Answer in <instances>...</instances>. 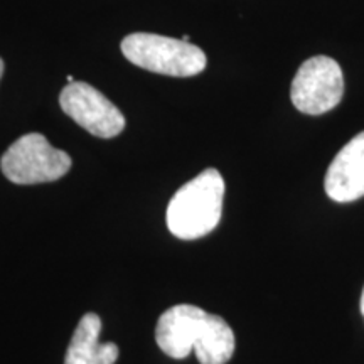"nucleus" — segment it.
I'll use <instances>...</instances> for the list:
<instances>
[{"instance_id": "nucleus-9", "label": "nucleus", "mask_w": 364, "mask_h": 364, "mask_svg": "<svg viewBox=\"0 0 364 364\" xmlns=\"http://www.w3.org/2000/svg\"><path fill=\"white\" fill-rule=\"evenodd\" d=\"M235 348V332L230 324L220 316L208 314L194 346L198 361L201 364H226L233 358Z\"/></svg>"}, {"instance_id": "nucleus-4", "label": "nucleus", "mask_w": 364, "mask_h": 364, "mask_svg": "<svg viewBox=\"0 0 364 364\" xmlns=\"http://www.w3.org/2000/svg\"><path fill=\"white\" fill-rule=\"evenodd\" d=\"M344 75L338 61L329 56H314L302 63L290 88V100L306 115H322L341 103Z\"/></svg>"}, {"instance_id": "nucleus-2", "label": "nucleus", "mask_w": 364, "mask_h": 364, "mask_svg": "<svg viewBox=\"0 0 364 364\" xmlns=\"http://www.w3.org/2000/svg\"><path fill=\"white\" fill-rule=\"evenodd\" d=\"M122 53L132 65L157 75L189 78L206 68V54L184 39L135 33L122 41Z\"/></svg>"}, {"instance_id": "nucleus-6", "label": "nucleus", "mask_w": 364, "mask_h": 364, "mask_svg": "<svg viewBox=\"0 0 364 364\" xmlns=\"http://www.w3.org/2000/svg\"><path fill=\"white\" fill-rule=\"evenodd\" d=\"M208 312L201 307L181 304L167 309L159 317L156 327V341L167 356L184 359L194 353L196 341L199 338Z\"/></svg>"}, {"instance_id": "nucleus-1", "label": "nucleus", "mask_w": 364, "mask_h": 364, "mask_svg": "<svg viewBox=\"0 0 364 364\" xmlns=\"http://www.w3.org/2000/svg\"><path fill=\"white\" fill-rule=\"evenodd\" d=\"M225 201V179L206 169L172 196L167 206V228L179 240H198L220 225Z\"/></svg>"}, {"instance_id": "nucleus-7", "label": "nucleus", "mask_w": 364, "mask_h": 364, "mask_svg": "<svg viewBox=\"0 0 364 364\" xmlns=\"http://www.w3.org/2000/svg\"><path fill=\"white\" fill-rule=\"evenodd\" d=\"M326 194L336 203H353L364 196V132L349 140L332 159L324 181Z\"/></svg>"}, {"instance_id": "nucleus-3", "label": "nucleus", "mask_w": 364, "mask_h": 364, "mask_svg": "<svg viewBox=\"0 0 364 364\" xmlns=\"http://www.w3.org/2000/svg\"><path fill=\"white\" fill-rule=\"evenodd\" d=\"M0 169L14 184H43L66 176L71 169V157L54 149L44 135L27 134L6 150Z\"/></svg>"}, {"instance_id": "nucleus-10", "label": "nucleus", "mask_w": 364, "mask_h": 364, "mask_svg": "<svg viewBox=\"0 0 364 364\" xmlns=\"http://www.w3.org/2000/svg\"><path fill=\"white\" fill-rule=\"evenodd\" d=\"M361 314L364 317V289H363V294H361Z\"/></svg>"}, {"instance_id": "nucleus-11", "label": "nucleus", "mask_w": 364, "mask_h": 364, "mask_svg": "<svg viewBox=\"0 0 364 364\" xmlns=\"http://www.w3.org/2000/svg\"><path fill=\"white\" fill-rule=\"evenodd\" d=\"M2 75H4V59L0 58V78H2Z\"/></svg>"}, {"instance_id": "nucleus-5", "label": "nucleus", "mask_w": 364, "mask_h": 364, "mask_svg": "<svg viewBox=\"0 0 364 364\" xmlns=\"http://www.w3.org/2000/svg\"><path fill=\"white\" fill-rule=\"evenodd\" d=\"M59 105L68 117L100 139H113L125 129V117L110 100L83 81H75L59 95Z\"/></svg>"}, {"instance_id": "nucleus-8", "label": "nucleus", "mask_w": 364, "mask_h": 364, "mask_svg": "<svg viewBox=\"0 0 364 364\" xmlns=\"http://www.w3.org/2000/svg\"><path fill=\"white\" fill-rule=\"evenodd\" d=\"M100 332L102 318L98 314H85L71 338L65 364H115L120 354L118 346L100 343Z\"/></svg>"}]
</instances>
